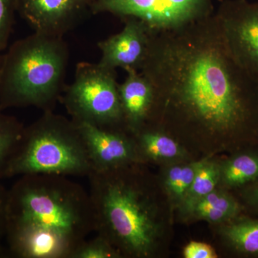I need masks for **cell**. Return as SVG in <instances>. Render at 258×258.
<instances>
[{"label": "cell", "instance_id": "9", "mask_svg": "<svg viewBox=\"0 0 258 258\" xmlns=\"http://www.w3.org/2000/svg\"><path fill=\"white\" fill-rule=\"evenodd\" d=\"M97 0H17V11L35 32L63 37L89 13Z\"/></svg>", "mask_w": 258, "mask_h": 258}, {"label": "cell", "instance_id": "8", "mask_svg": "<svg viewBox=\"0 0 258 258\" xmlns=\"http://www.w3.org/2000/svg\"><path fill=\"white\" fill-rule=\"evenodd\" d=\"M215 15L236 62L258 83V2L222 0Z\"/></svg>", "mask_w": 258, "mask_h": 258}, {"label": "cell", "instance_id": "12", "mask_svg": "<svg viewBox=\"0 0 258 258\" xmlns=\"http://www.w3.org/2000/svg\"><path fill=\"white\" fill-rule=\"evenodd\" d=\"M118 93L123 114V126L131 134L147 124L154 104V90L149 80L140 71L128 70Z\"/></svg>", "mask_w": 258, "mask_h": 258}, {"label": "cell", "instance_id": "2", "mask_svg": "<svg viewBox=\"0 0 258 258\" xmlns=\"http://www.w3.org/2000/svg\"><path fill=\"white\" fill-rule=\"evenodd\" d=\"M88 191L69 176H20L8 189L7 247L15 258H71L95 232Z\"/></svg>", "mask_w": 258, "mask_h": 258}, {"label": "cell", "instance_id": "23", "mask_svg": "<svg viewBox=\"0 0 258 258\" xmlns=\"http://www.w3.org/2000/svg\"><path fill=\"white\" fill-rule=\"evenodd\" d=\"M8 189L0 185V257L3 254V246L2 240L4 238L6 232L7 203H8Z\"/></svg>", "mask_w": 258, "mask_h": 258}, {"label": "cell", "instance_id": "16", "mask_svg": "<svg viewBox=\"0 0 258 258\" xmlns=\"http://www.w3.org/2000/svg\"><path fill=\"white\" fill-rule=\"evenodd\" d=\"M220 179V169L211 161H200L195 179L184 199L186 210H191L199 200L212 192Z\"/></svg>", "mask_w": 258, "mask_h": 258}, {"label": "cell", "instance_id": "26", "mask_svg": "<svg viewBox=\"0 0 258 258\" xmlns=\"http://www.w3.org/2000/svg\"><path fill=\"white\" fill-rule=\"evenodd\" d=\"M257 137H258V133H257Z\"/></svg>", "mask_w": 258, "mask_h": 258}, {"label": "cell", "instance_id": "18", "mask_svg": "<svg viewBox=\"0 0 258 258\" xmlns=\"http://www.w3.org/2000/svg\"><path fill=\"white\" fill-rule=\"evenodd\" d=\"M24 125L16 118L0 109V179L13 157L24 130Z\"/></svg>", "mask_w": 258, "mask_h": 258}, {"label": "cell", "instance_id": "5", "mask_svg": "<svg viewBox=\"0 0 258 258\" xmlns=\"http://www.w3.org/2000/svg\"><path fill=\"white\" fill-rule=\"evenodd\" d=\"M92 172L77 124L71 118L49 111L25 126L3 178L35 174L88 177Z\"/></svg>", "mask_w": 258, "mask_h": 258}, {"label": "cell", "instance_id": "3", "mask_svg": "<svg viewBox=\"0 0 258 258\" xmlns=\"http://www.w3.org/2000/svg\"><path fill=\"white\" fill-rule=\"evenodd\" d=\"M134 165L88 176L95 217V232L121 254L149 257L155 249L159 225L150 196Z\"/></svg>", "mask_w": 258, "mask_h": 258}, {"label": "cell", "instance_id": "4", "mask_svg": "<svg viewBox=\"0 0 258 258\" xmlns=\"http://www.w3.org/2000/svg\"><path fill=\"white\" fill-rule=\"evenodd\" d=\"M69 57L63 37L34 32L12 44L0 70V109L54 111L66 86Z\"/></svg>", "mask_w": 258, "mask_h": 258}, {"label": "cell", "instance_id": "1", "mask_svg": "<svg viewBox=\"0 0 258 258\" xmlns=\"http://www.w3.org/2000/svg\"><path fill=\"white\" fill-rule=\"evenodd\" d=\"M141 73L152 84L149 121L238 138L258 133V83L231 54L212 14L177 28L150 30Z\"/></svg>", "mask_w": 258, "mask_h": 258}, {"label": "cell", "instance_id": "17", "mask_svg": "<svg viewBox=\"0 0 258 258\" xmlns=\"http://www.w3.org/2000/svg\"><path fill=\"white\" fill-rule=\"evenodd\" d=\"M224 233L232 247L239 252L258 255L257 220H238L227 226Z\"/></svg>", "mask_w": 258, "mask_h": 258}, {"label": "cell", "instance_id": "7", "mask_svg": "<svg viewBox=\"0 0 258 258\" xmlns=\"http://www.w3.org/2000/svg\"><path fill=\"white\" fill-rule=\"evenodd\" d=\"M214 12L212 0H97L93 13L137 18L158 30L177 28Z\"/></svg>", "mask_w": 258, "mask_h": 258}, {"label": "cell", "instance_id": "10", "mask_svg": "<svg viewBox=\"0 0 258 258\" xmlns=\"http://www.w3.org/2000/svg\"><path fill=\"white\" fill-rule=\"evenodd\" d=\"M84 141L93 171L112 170L140 161L133 135L123 129L76 123Z\"/></svg>", "mask_w": 258, "mask_h": 258}, {"label": "cell", "instance_id": "14", "mask_svg": "<svg viewBox=\"0 0 258 258\" xmlns=\"http://www.w3.org/2000/svg\"><path fill=\"white\" fill-rule=\"evenodd\" d=\"M240 210V205L232 197L214 190L199 200L190 212L208 221L220 222L235 218Z\"/></svg>", "mask_w": 258, "mask_h": 258}, {"label": "cell", "instance_id": "20", "mask_svg": "<svg viewBox=\"0 0 258 258\" xmlns=\"http://www.w3.org/2000/svg\"><path fill=\"white\" fill-rule=\"evenodd\" d=\"M122 255L118 249L103 236L97 234L86 239L75 249L71 258H118Z\"/></svg>", "mask_w": 258, "mask_h": 258}, {"label": "cell", "instance_id": "11", "mask_svg": "<svg viewBox=\"0 0 258 258\" xmlns=\"http://www.w3.org/2000/svg\"><path fill=\"white\" fill-rule=\"evenodd\" d=\"M125 25L118 33L98 42L101 52L98 63L108 69L140 71L147 55L150 29L137 18L123 19Z\"/></svg>", "mask_w": 258, "mask_h": 258}, {"label": "cell", "instance_id": "13", "mask_svg": "<svg viewBox=\"0 0 258 258\" xmlns=\"http://www.w3.org/2000/svg\"><path fill=\"white\" fill-rule=\"evenodd\" d=\"M139 159L167 160L175 159L182 154L179 144L169 136L160 131L144 125L137 133L132 134Z\"/></svg>", "mask_w": 258, "mask_h": 258}, {"label": "cell", "instance_id": "25", "mask_svg": "<svg viewBox=\"0 0 258 258\" xmlns=\"http://www.w3.org/2000/svg\"><path fill=\"white\" fill-rule=\"evenodd\" d=\"M3 54H0V70H1L2 63H3Z\"/></svg>", "mask_w": 258, "mask_h": 258}, {"label": "cell", "instance_id": "19", "mask_svg": "<svg viewBox=\"0 0 258 258\" xmlns=\"http://www.w3.org/2000/svg\"><path fill=\"white\" fill-rule=\"evenodd\" d=\"M200 163L174 166L169 169L166 175V186L172 197L184 199L192 184Z\"/></svg>", "mask_w": 258, "mask_h": 258}, {"label": "cell", "instance_id": "15", "mask_svg": "<svg viewBox=\"0 0 258 258\" xmlns=\"http://www.w3.org/2000/svg\"><path fill=\"white\" fill-rule=\"evenodd\" d=\"M220 179L230 186H241L258 179V155L240 154L225 163Z\"/></svg>", "mask_w": 258, "mask_h": 258}, {"label": "cell", "instance_id": "6", "mask_svg": "<svg viewBox=\"0 0 258 258\" xmlns=\"http://www.w3.org/2000/svg\"><path fill=\"white\" fill-rule=\"evenodd\" d=\"M118 84L116 70L98 62H79L60 102L75 123L125 130Z\"/></svg>", "mask_w": 258, "mask_h": 258}, {"label": "cell", "instance_id": "22", "mask_svg": "<svg viewBox=\"0 0 258 258\" xmlns=\"http://www.w3.org/2000/svg\"><path fill=\"white\" fill-rule=\"evenodd\" d=\"M185 258H216L217 254L211 246L204 242H190L184 249Z\"/></svg>", "mask_w": 258, "mask_h": 258}, {"label": "cell", "instance_id": "21", "mask_svg": "<svg viewBox=\"0 0 258 258\" xmlns=\"http://www.w3.org/2000/svg\"><path fill=\"white\" fill-rule=\"evenodd\" d=\"M17 12V0H0V54L8 48Z\"/></svg>", "mask_w": 258, "mask_h": 258}, {"label": "cell", "instance_id": "24", "mask_svg": "<svg viewBox=\"0 0 258 258\" xmlns=\"http://www.w3.org/2000/svg\"><path fill=\"white\" fill-rule=\"evenodd\" d=\"M254 181H255V184H254L252 189H251L249 197H250L251 200L258 206V179Z\"/></svg>", "mask_w": 258, "mask_h": 258}]
</instances>
